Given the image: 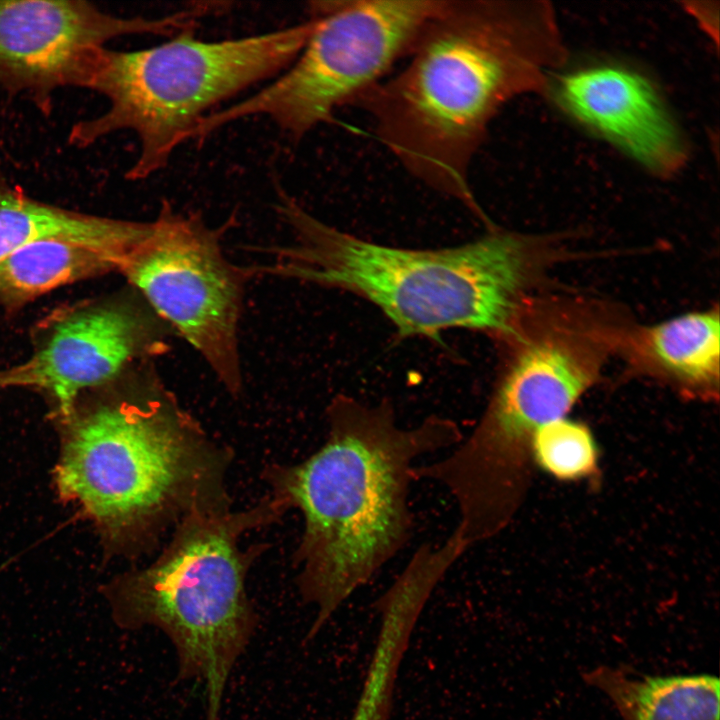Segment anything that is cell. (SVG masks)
<instances>
[{
	"instance_id": "obj_7",
	"label": "cell",
	"mask_w": 720,
	"mask_h": 720,
	"mask_svg": "<svg viewBox=\"0 0 720 720\" xmlns=\"http://www.w3.org/2000/svg\"><path fill=\"white\" fill-rule=\"evenodd\" d=\"M442 0L310 3L314 27L284 73L253 95L203 118L191 139L231 122L266 116L293 139L330 122L341 106L388 76Z\"/></svg>"
},
{
	"instance_id": "obj_18",
	"label": "cell",
	"mask_w": 720,
	"mask_h": 720,
	"mask_svg": "<svg viewBox=\"0 0 720 720\" xmlns=\"http://www.w3.org/2000/svg\"><path fill=\"white\" fill-rule=\"evenodd\" d=\"M6 384H16V374L14 369L0 372V386Z\"/></svg>"
},
{
	"instance_id": "obj_3",
	"label": "cell",
	"mask_w": 720,
	"mask_h": 720,
	"mask_svg": "<svg viewBox=\"0 0 720 720\" xmlns=\"http://www.w3.org/2000/svg\"><path fill=\"white\" fill-rule=\"evenodd\" d=\"M276 210L293 240L265 249L271 261L257 275L350 291L375 304L401 337L462 328L510 340L528 302L536 271V241L494 230L440 249L381 245L312 216L280 192Z\"/></svg>"
},
{
	"instance_id": "obj_6",
	"label": "cell",
	"mask_w": 720,
	"mask_h": 720,
	"mask_svg": "<svg viewBox=\"0 0 720 720\" xmlns=\"http://www.w3.org/2000/svg\"><path fill=\"white\" fill-rule=\"evenodd\" d=\"M278 501L241 513L191 512L158 559L109 592L119 627L153 626L169 638L179 677L205 687L208 720H217L229 674L257 625L245 588L250 558L240 536L270 519L282 507Z\"/></svg>"
},
{
	"instance_id": "obj_16",
	"label": "cell",
	"mask_w": 720,
	"mask_h": 720,
	"mask_svg": "<svg viewBox=\"0 0 720 720\" xmlns=\"http://www.w3.org/2000/svg\"><path fill=\"white\" fill-rule=\"evenodd\" d=\"M129 255L61 238L28 243L0 261V299L21 303L79 280L120 272Z\"/></svg>"
},
{
	"instance_id": "obj_5",
	"label": "cell",
	"mask_w": 720,
	"mask_h": 720,
	"mask_svg": "<svg viewBox=\"0 0 720 720\" xmlns=\"http://www.w3.org/2000/svg\"><path fill=\"white\" fill-rule=\"evenodd\" d=\"M314 20L235 39L206 41L186 29L161 44L133 51L105 48L87 89L108 101L102 114L74 123L71 145L84 148L122 130L138 137L139 153L125 173L139 181L164 168L213 107L285 70Z\"/></svg>"
},
{
	"instance_id": "obj_4",
	"label": "cell",
	"mask_w": 720,
	"mask_h": 720,
	"mask_svg": "<svg viewBox=\"0 0 720 720\" xmlns=\"http://www.w3.org/2000/svg\"><path fill=\"white\" fill-rule=\"evenodd\" d=\"M128 397L76 420L57 467L64 496L115 531H157L209 506L223 456L180 405L154 361L136 367Z\"/></svg>"
},
{
	"instance_id": "obj_9",
	"label": "cell",
	"mask_w": 720,
	"mask_h": 720,
	"mask_svg": "<svg viewBox=\"0 0 720 720\" xmlns=\"http://www.w3.org/2000/svg\"><path fill=\"white\" fill-rule=\"evenodd\" d=\"M199 7L158 18L119 17L81 0H0V87L52 112L64 87L87 88L101 52L116 38L174 36L194 28Z\"/></svg>"
},
{
	"instance_id": "obj_2",
	"label": "cell",
	"mask_w": 720,
	"mask_h": 720,
	"mask_svg": "<svg viewBox=\"0 0 720 720\" xmlns=\"http://www.w3.org/2000/svg\"><path fill=\"white\" fill-rule=\"evenodd\" d=\"M327 424L323 445L281 468L274 481L278 499L304 520L297 583L316 608L306 639L408 543L417 460L464 437L450 418L432 415L405 427L390 402L367 404L347 395L331 401Z\"/></svg>"
},
{
	"instance_id": "obj_12",
	"label": "cell",
	"mask_w": 720,
	"mask_h": 720,
	"mask_svg": "<svg viewBox=\"0 0 720 720\" xmlns=\"http://www.w3.org/2000/svg\"><path fill=\"white\" fill-rule=\"evenodd\" d=\"M546 92L569 117L656 176H673L688 160L687 144L661 95L633 69L600 64L558 71Z\"/></svg>"
},
{
	"instance_id": "obj_13",
	"label": "cell",
	"mask_w": 720,
	"mask_h": 720,
	"mask_svg": "<svg viewBox=\"0 0 720 720\" xmlns=\"http://www.w3.org/2000/svg\"><path fill=\"white\" fill-rule=\"evenodd\" d=\"M617 349L638 371L693 397L718 395L720 325L717 309L679 315L620 332Z\"/></svg>"
},
{
	"instance_id": "obj_15",
	"label": "cell",
	"mask_w": 720,
	"mask_h": 720,
	"mask_svg": "<svg viewBox=\"0 0 720 720\" xmlns=\"http://www.w3.org/2000/svg\"><path fill=\"white\" fill-rule=\"evenodd\" d=\"M583 681L602 692L622 720H720V680L710 673L638 675L599 665Z\"/></svg>"
},
{
	"instance_id": "obj_10",
	"label": "cell",
	"mask_w": 720,
	"mask_h": 720,
	"mask_svg": "<svg viewBox=\"0 0 720 720\" xmlns=\"http://www.w3.org/2000/svg\"><path fill=\"white\" fill-rule=\"evenodd\" d=\"M527 306L509 340L514 353L480 418L492 435L516 448L528 447L541 426L566 416L596 382L619 335L562 312L536 321Z\"/></svg>"
},
{
	"instance_id": "obj_1",
	"label": "cell",
	"mask_w": 720,
	"mask_h": 720,
	"mask_svg": "<svg viewBox=\"0 0 720 720\" xmlns=\"http://www.w3.org/2000/svg\"><path fill=\"white\" fill-rule=\"evenodd\" d=\"M546 1L442 0L405 64L351 105L416 179L487 221L470 168L510 100L547 91L566 59Z\"/></svg>"
},
{
	"instance_id": "obj_17",
	"label": "cell",
	"mask_w": 720,
	"mask_h": 720,
	"mask_svg": "<svg viewBox=\"0 0 720 720\" xmlns=\"http://www.w3.org/2000/svg\"><path fill=\"white\" fill-rule=\"evenodd\" d=\"M531 457L533 464L553 478L576 481L597 472L599 450L587 425L563 417L536 431Z\"/></svg>"
},
{
	"instance_id": "obj_8",
	"label": "cell",
	"mask_w": 720,
	"mask_h": 720,
	"mask_svg": "<svg viewBox=\"0 0 720 720\" xmlns=\"http://www.w3.org/2000/svg\"><path fill=\"white\" fill-rule=\"evenodd\" d=\"M120 273L231 394L243 385L239 325L246 267L224 254L220 231L164 202Z\"/></svg>"
},
{
	"instance_id": "obj_11",
	"label": "cell",
	"mask_w": 720,
	"mask_h": 720,
	"mask_svg": "<svg viewBox=\"0 0 720 720\" xmlns=\"http://www.w3.org/2000/svg\"><path fill=\"white\" fill-rule=\"evenodd\" d=\"M132 288V287H131ZM171 329L137 291L59 321L25 364L28 383L45 388L64 416L84 390L121 379L167 353Z\"/></svg>"
},
{
	"instance_id": "obj_14",
	"label": "cell",
	"mask_w": 720,
	"mask_h": 720,
	"mask_svg": "<svg viewBox=\"0 0 720 720\" xmlns=\"http://www.w3.org/2000/svg\"><path fill=\"white\" fill-rule=\"evenodd\" d=\"M149 222L95 216L39 201L11 185L0 170V261L24 245L61 238L130 254Z\"/></svg>"
}]
</instances>
